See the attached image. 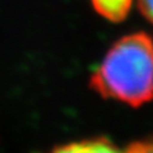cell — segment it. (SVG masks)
<instances>
[{"mask_svg":"<svg viewBox=\"0 0 153 153\" xmlns=\"http://www.w3.org/2000/svg\"><path fill=\"white\" fill-rule=\"evenodd\" d=\"M50 153H124L106 138L73 142L55 148Z\"/></svg>","mask_w":153,"mask_h":153,"instance_id":"cell-2","label":"cell"},{"mask_svg":"<svg viewBox=\"0 0 153 153\" xmlns=\"http://www.w3.org/2000/svg\"><path fill=\"white\" fill-rule=\"evenodd\" d=\"M91 3L94 10L110 22L124 21L133 5V0H91Z\"/></svg>","mask_w":153,"mask_h":153,"instance_id":"cell-3","label":"cell"},{"mask_svg":"<svg viewBox=\"0 0 153 153\" xmlns=\"http://www.w3.org/2000/svg\"><path fill=\"white\" fill-rule=\"evenodd\" d=\"M138 8L143 17L153 25V0H138Z\"/></svg>","mask_w":153,"mask_h":153,"instance_id":"cell-5","label":"cell"},{"mask_svg":"<svg viewBox=\"0 0 153 153\" xmlns=\"http://www.w3.org/2000/svg\"><path fill=\"white\" fill-rule=\"evenodd\" d=\"M103 98L139 107L153 100V38L130 33L111 46L89 80Z\"/></svg>","mask_w":153,"mask_h":153,"instance_id":"cell-1","label":"cell"},{"mask_svg":"<svg viewBox=\"0 0 153 153\" xmlns=\"http://www.w3.org/2000/svg\"><path fill=\"white\" fill-rule=\"evenodd\" d=\"M124 153H153V142H138L130 144Z\"/></svg>","mask_w":153,"mask_h":153,"instance_id":"cell-4","label":"cell"}]
</instances>
